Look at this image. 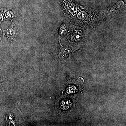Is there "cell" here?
<instances>
[{"label":"cell","instance_id":"obj_1","mask_svg":"<svg viewBox=\"0 0 126 126\" xmlns=\"http://www.w3.org/2000/svg\"><path fill=\"white\" fill-rule=\"evenodd\" d=\"M16 33V27L14 22H12L11 25L7 30L6 35L8 38L10 40L15 39Z\"/></svg>","mask_w":126,"mask_h":126}]
</instances>
